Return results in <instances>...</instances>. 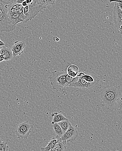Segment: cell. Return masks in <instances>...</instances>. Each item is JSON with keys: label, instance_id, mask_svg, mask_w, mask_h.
<instances>
[{"label": "cell", "instance_id": "7", "mask_svg": "<svg viewBox=\"0 0 122 151\" xmlns=\"http://www.w3.org/2000/svg\"><path fill=\"white\" fill-rule=\"evenodd\" d=\"M32 124L28 122L20 123L16 131V134L22 139H28L33 129Z\"/></svg>", "mask_w": 122, "mask_h": 151}, {"label": "cell", "instance_id": "4", "mask_svg": "<svg viewBox=\"0 0 122 151\" xmlns=\"http://www.w3.org/2000/svg\"><path fill=\"white\" fill-rule=\"evenodd\" d=\"M8 14L12 23L15 25L19 23H24L26 19L24 14L23 7L21 4L17 3L9 6Z\"/></svg>", "mask_w": 122, "mask_h": 151}, {"label": "cell", "instance_id": "25", "mask_svg": "<svg viewBox=\"0 0 122 151\" xmlns=\"http://www.w3.org/2000/svg\"><path fill=\"white\" fill-rule=\"evenodd\" d=\"M5 45V44L0 39V46H3Z\"/></svg>", "mask_w": 122, "mask_h": 151}, {"label": "cell", "instance_id": "15", "mask_svg": "<svg viewBox=\"0 0 122 151\" xmlns=\"http://www.w3.org/2000/svg\"><path fill=\"white\" fill-rule=\"evenodd\" d=\"M51 116L53 117V120L52 121L51 124L58 123L60 122L65 120L67 119L62 114L58 113V112H54L52 114Z\"/></svg>", "mask_w": 122, "mask_h": 151}, {"label": "cell", "instance_id": "3", "mask_svg": "<svg viewBox=\"0 0 122 151\" xmlns=\"http://www.w3.org/2000/svg\"><path fill=\"white\" fill-rule=\"evenodd\" d=\"M8 12L9 5L0 0V33L12 32L16 28V25L10 20Z\"/></svg>", "mask_w": 122, "mask_h": 151}, {"label": "cell", "instance_id": "20", "mask_svg": "<svg viewBox=\"0 0 122 151\" xmlns=\"http://www.w3.org/2000/svg\"><path fill=\"white\" fill-rule=\"evenodd\" d=\"M9 147L7 145V142H5L0 141V151H7L9 150Z\"/></svg>", "mask_w": 122, "mask_h": 151}, {"label": "cell", "instance_id": "29", "mask_svg": "<svg viewBox=\"0 0 122 151\" xmlns=\"http://www.w3.org/2000/svg\"><path fill=\"white\" fill-rule=\"evenodd\" d=\"M1 49H0V53H1Z\"/></svg>", "mask_w": 122, "mask_h": 151}, {"label": "cell", "instance_id": "14", "mask_svg": "<svg viewBox=\"0 0 122 151\" xmlns=\"http://www.w3.org/2000/svg\"><path fill=\"white\" fill-rule=\"evenodd\" d=\"M67 142L61 140L56 144V145L51 150V151H63L66 148Z\"/></svg>", "mask_w": 122, "mask_h": 151}, {"label": "cell", "instance_id": "9", "mask_svg": "<svg viewBox=\"0 0 122 151\" xmlns=\"http://www.w3.org/2000/svg\"><path fill=\"white\" fill-rule=\"evenodd\" d=\"M113 18L116 26L118 28L122 25V10L117 2H115L113 9Z\"/></svg>", "mask_w": 122, "mask_h": 151}, {"label": "cell", "instance_id": "5", "mask_svg": "<svg viewBox=\"0 0 122 151\" xmlns=\"http://www.w3.org/2000/svg\"><path fill=\"white\" fill-rule=\"evenodd\" d=\"M78 80L69 87H77L82 89H90L97 83V78L89 75H85L83 72L78 73Z\"/></svg>", "mask_w": 122, "mask_h": 151}, {"label": "cell", "instance_id": "22", "mask_svg": "<svg viewBox=\"0 0 122 151\" xmlns=\"http://www.w3.org/2000/svg\"><path fill=\"white\" fill-rule=\"evenodd\" d=\"M110 2H115L120 3L122 4V0H110Z\"/></svg>", "mask_w": 122, "mask_h": 151}, {"label": "cell", "instance_id": "8", "mask_svg": "<svg viewBox=\"0 0 122 151\" xmlns=\"http://www.w3.org/2000/svg\"><path fill=\"white\" fill-rule=\"evenodd\" d=\"M78 135V132L71 124L68 129L64 132L62 136L60 138V139L61 140L67 142H73L77 138Z\"/></svg>", "mask_w": 122, "mask_h": 151}, {"label": "cell", "instance_id": "2", "mask_svg": "<svg viewBox=\"0 0 122 151\" xmlns=\"http://www.w3.org/2000/svg\"><path fill=\"white\" fill-rule=\"evenodd\" d=\"M66 75L67 73L54 71L51 72L49 77L53 89L61 92L63 95H67L66 90L67 87Z\"/></svg>", "mask_w": 122, "mask_h": 151}, {"label": "cell", "instance_id": "21", "mask_svg": "<svg viewBox=\"0 0 122 151\" xmlns=\"http://www.w3.org/2000/svg\"><path fill=\"white\" fill-rule=\"evenodd\" d=\"M4 4L10 6L14 4L17 3L18 0H1Z\"/></svg>", "mask_w": 122, "mask_h": 151}, {"label": "cell", "instance_id": "11", "mask_svg": "<svg viewBox=\"0 0 122 151\" xmlns=\"http://www.w3.org/2000/svg\"><path fill=\"white\" fill-rule=\"evenodd\" d=\"M1 54L4 58V61H9L13 57V53L11 48H8L3 46L1 50Z\"/></svg>", "mask_w": 122, "mask_h": 151}, {"label": "cell", "instance_id": "27", "mask_svg": "<svg viewBox=\"0 0 122 151\" xmlns=\"http://www.w3.org/2000/svg\"><path fill=\"white\" fill-rule=\"evenodd\" d=\"M118 3V5H119V7H120V9H121L122 10V4L120 3Z\"/></svg>", "mask_w": 122, "mask_h": 151}, {"label": "cell", "instance_id": "28", "mask_svg": "<svg viewBox=\"0 0 122 151\" xmlns=\"http://www.w3.org/2000/svg\"><path fill=\"white\" fill-rule=\"evenodd\" d=\"M1 141V138H0V141Z\"/></svg>", "mask_w": 122, "mask_h": 151}, {"label": "cell", "instance_id": "19", "mask_svg": "<svg viewBox=\"0 0 122 151\" xmlns=\"http://www.w3.org/2000/svg\"><path fill=\"white\" fill-rule=\"evenodd\" d=\"M56 0H37V4L47 6L49 5H54Z\"/></svg>", "mask_w": 122, "mask_h": 151}, {"label": "cell", "instance_id": "23", "mask_svg": "<svg viewBox=\"0 0 122 151\" xmlns=\"http://www.w3.org/2000/svg\"><path fill=\"white\" fill-rule=\"evenodd\" d=\"M53 39L54 41H56V42H59L60 41V38L56 36L54 37Z\"/></svg>", "mask_w": 122, "mask_h": 151}, {"label": "cell", "instance_id": "18", "mask_svg": "<svg viewBox=\"0 0 122 151\" xmlns=\"http://www.w3.org/2000/svg\"><path fill=\"white\" fill-rule=\"evenodd\" d=\"M57 123L61 126L63 132H65L68 129V128L70 127V124H71L68 119L65 120L60 122Z\"/></svg>", "mask_w": 122, "mask_h": 151}, {"label": "cell", "instance_id": "16", "mask_svg": "<svg viewBox=\"0 0 122 151\" xmlns=\"http://www.w3.org/2000/svg\"><path fill=\"white\" fill-rule=\"evenodd\" d=\"M115 109L119 115L122 116V90L114 106Z\"/></svg>", "mask_w": 122, "mask_h": 151}, {"label": "cell", "instance_id": "10", "mask_svg": "<svg viewBox=\"0 0 122 151\" xmlns=\"http://www.w3.org/2000/svg\"><path fill=\"white\" fill-rule=\"evenodd\" d=\"M26 45L24 42L21 41H16L12 47V52L13 53V57L17 56L20 55L23 53L24 49L25 48Z\"/></svg>", "mask_w": 122, "mask_h": 151}, {"label": "cell", "instance_id": "30", "mask_svg": "<svg viewBox=\"0 0 122 151\" xmlns=\"http://www.w3.org/2000/svg\"><path fill=\"white\" fill-rule=\"evenodd\" d=\"M122 90V88H121Z\"/></svg>", "mask_w": 122, "mask_h": 151}, {"label": "cell", "instance_id": "17", "mask_svg": "<svg viewBox=\"0 0 122 151\" xmlns=\"http://www.w3.org/2000/svg\"><path fill=\"white\" fill-rule=\"evenodd\" d=\"M52 125L53 128L56 135L59 137H61L64 132L60 125L57 123H54L52 124Z\"/></svg>", "mask_w": 122, "mask_h": 151}, {"label": "cell", "instance_id": "24", "mask_svg": "<svg viewBox=\"0 0 122 151\" xmlns=\"http://www.w3.org/2000/svg\"><path fill=\"white\" fill-rule=\"evenodd\" d=\"M3 61H4V58L2 55L0 54V62H3Z\"/></svg>", "mask_w": 122, "mask_h": 151}, {"label": "cell", "instance_id": "1", "mask_svg": "<svg viewBox=\"0 0 122 151\" xmlns=\"http://www.w3.org/2000/svg\"><path fill=\"white\" fill-rule=\"evenodd\" d=\"M122 89L121 86L109 85L104 87L101 92L102 105L106 109L114 107Z\"/></svg>", "mask_w": 122, "mask_h": 151}, {"label": "cell", "instance_id": "6", "mask_svg": "<svg viewBox=\"0 0 122 151\" xmlns=\"http://www.w3.org/2000/svg\"><path fill=\"white\" fill-rule=\"evenodd\" d=\"M46 8L47 6L40 4H37L31 8H29L28 5L24 7V14L26 18L24 23L27 22L28 21L34 19L40 12H41L43 10L46 9Z\"/></svg>", "mask_w": 122, "mask_h": 151}, {"label": "cell", "instance_id": "26", "mask_svg": "<svg viewBox=\"0 0 122 151\" xmlns=\"http://www.w3.org/2000/svg\"><path fill=\"white\" fill-rule=\"evenodd\" d=\"M119 32L121 34H122V25L119 27Z\"/></svg>", "mask_w": 122, "mask_h": 151}, {"label": "cell", "instance_id": "13", "mask_svg": "<svg viewBox=\"0 0 122 151\" xmlns=\"http://www.w3.org/2000/svg\"><path fill=\"white\" fill-rule=\"evenodd\" d=\"M66 72L71 76L73 78L76 77L79 73V68L76 65L72 64L67 67Z\"/></svg>", "mask_w": 122, "mask_h": 151}, {"label": "cell", "instance_id": "12", "mask_svg": "<svg viewBox=\"0 0 122 151\" xmlns=\"http://www.w3.org/2000/svg\"><path fill=\"white\" fill-rule=\"evenodd\" d=\"M61 137L56 135V137L52 138L51 140L47 144V146L45 147H42L41 149V150L42 151H51V150L54 148V146L56 145V143L58 142L61 141L60 139Z\"/></svg>", "mask_w": 122, "mask_h": 151}, {"label": "cell", "instance_id": "31", "mask_svg": "<svg viewBox=\"0 0 122 151\" xmlns=\"http://www.w3.org/2000/svg\"></svg>", "mask_w": 122, "mask_h": 151}]
</instances>
